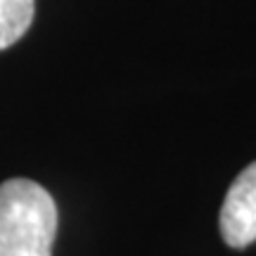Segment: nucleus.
Segmentation results:
<instances>
[{
	"mask_svg": "<svg viewBox=\"0 0 256 256\" xmlns=\"http://www.w3.org/2000/svg\"><path fill=\"white\" fill-rule=\"evenodd\" d=\"M220 235L232 249L256 242V162L230 185L220 209Z\"/></svg>",
	"mask_w": 256,
	"mask_h": 256,
	"instance_id": "2",
	"label": "nucleus"
},
{
	"mask_svg": "<svg viewBox=\"0 0 256 256\" xmlns=\"http://www.w3.org/2000/svg\"><path fill=\"white\" fill-rule=\"evenodd\" d=\"M57 204L43 185L12 178L0 185V256H52Z\"/></svg>",
	"mask_w": 256,
	"mask_h": 256,
	"instance_id": "1",
	"label": "nucleus"
},
{
	"mask_svg": "<svg viewBox=\"0 0 256 256\" xmlns=\"http://www.w3.org/2000/svg\"><path fill=\"white\" fill-rule=\"evenodd\" d=\"M36 0H0V50L24 36L34 22Z\"/></svg>",
	"mask_w": 256,
	"mask_h": 256,
	"instance_id": "3",
	"label": "nucleus"
}]
</instances>
